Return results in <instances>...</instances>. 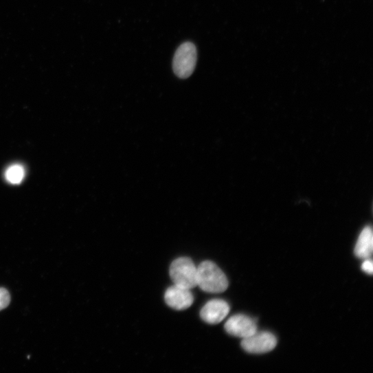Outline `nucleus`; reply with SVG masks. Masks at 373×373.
Listing matches in <instances>:
<instances>
[{
	"label": "nucleus",
	"mask_w": 373,
	"mask_h": 373,
	"mask_svg": "<svg viewBox=\"0 0 373 373\" xmlns=\"http://www.w3.org/2000/svg\"><path fill=\"white\" fill-rule=\"evenodd\" d=\"M224 273L213 262L205 261L197 268V286L208 293H221L228 288Z\"/></svg>",
	"instance_id": "f257e3e1"
},
{
	"label": "nucleus",
	"mask_w": 373,
	"mask_h": 373,
	"mask_svg": "<svg viewBox=\"0 0 373 373\" xmlns=\"http://www.w3.org/2000/svg\"><path fill=\"white\" fill-rule=\"evenodd\" d=\"M170 275L176 286L189 290L197 286V268L190 258H181L174 261Z\"/></svg>",
	"instance_id": "f03ea898"
},
{
	"label": "nucleus",
	"mask_w": 373,
	"mask_h": 373,
	"mask_svg": "<svg viewBox=\"0 0 373 373\" xmlns=\"http://www.w3.org/2000/svg\"><path fill=\"white\" fill-rule=\"evenodd\" d=\"M197 61L196 46L190 43H183L177 50L173 59V70L181 79L189 78L194 72Z\"/></svg>",
	"instance_id": "7ed1b4c3"
},
{
	"label": "nucleus",
	"mask_w": 373,
	"mask_h": 373,
	"mask_svg": "<svg viewBox=\"0 0 373 373\" xmlns=\"http://www.w3.org/2000/svg\"><path fill=\"white\" fill-rule=\"evenodd\" d=\"M276 337L269 332H257L242 339L241 346L248 353L264 354L274 350L277 346Z\"/></svg>",
	"instance_id": "20e7f679"
},
{
	"label": "nucleus",
	"mask_w": 373,
	"mask_h": 373,
	"mask_svg": "<svg viewBox=\"0 0 373 373\" xmlns=\"http://www.w3.org/2000/svg\"><path fill=\"white\" fill-rule=\"evenodd\" d=\"M225 331L230 335L245 339L258 332L256 322L244 315L231 317L225 324Z\"/></svg>",
	"instance_id": "39448f33"
},
{
	"label": "nucleus",
	"mask_w": 373,
	"mask_h": 373,
	"mask_svg": "<svg viewBox=\"0 0 373 373\" xmlns=\"http://www.w3.org/2000/svg\"><path fill=\"white\" fill-rule=\"evenodd\" d=\"M165 301L170 308L184 310L193 304L194 297L190 290L174 285L166 291Z\"/></svg>",
	"instance_id": "423d86ee"
},
{
	"label": "nucleus",
	"mask_w": 373,
	"mask_h": 373,
	"mask_svg": "<svg viewBox=\"0 0 373 373\" xmlns=\"http://www.w3.org/2000/svg\"><path fill=\"white\" fill-rule=\"evenodd\" d=\"M229 310V306L225 301L213 299L203 307L200 316L203 321L209 324H217L228 315Z\"/></svg>",
	"instance_id": "0eeeda50"
},
{
	"label": "nucleus",
	"mask_w": 373,
	"mask_h": 373,
	"mask_svg": "<svg viewBox=\"0 0 373 373\" xmlns=\"http://www.w3.org/2000/svg\"><path fill=\"white\" fill-rule=\"evenodd\" d=\"M373 234L372 228L365 227L361 232L356 246L354 255L359 259H368L372 254Z\"/></svg>",
	"instance_id": "6e6552de"
},
{
	"label": "nucleus",
	"mask_w": 373,
	"mask_h": 373,
	"mask_svg": "<svg viewBox=\"0 0 373 373\" xmlns=\"http://www.w3.org/2000/svg\"><path fill=\"white\" fill-rule=\"evenodd\" d=\"M25 176L24 168L19 164L10 166L5 172V178L12 184L21 183Z\"/></svg>",
	"instance_id": "1a4fd4ad"
},
{
	"label": "nucleus",
	"mask_w": 373,
	"mask_h": 373,
	"mask_svg": "<svg viewBox=\"0 0 373 373\" xmlns=\"http://www.w3.org/2000/svg\"><path fill=\"white\" fill-rule=\"evenodd\" d=\"M11 296L8 290L0 288V311L5 309L10 304Z\"/></svg>",
	"instance_id": "9d476101"
},
{
	"label": "nucleus",
	"mask_w": 373,
	"mask_h": 373,
	"mask_svg": "<svg viewBox=\"0 0 373 373\" xmlns=\"http://www.w3.org/2000/svg\"><path fill=\"white\" fill-rule=\"evenodd\" d=\"M362 271L368 275H372L373 273V264L370 260L366 259V260L361 265Z\"/></svg>",
	"instance_id": "9b49d317"
}]
</instances>
